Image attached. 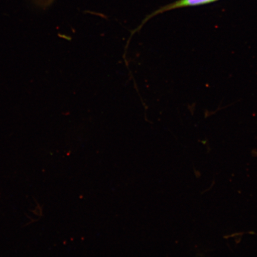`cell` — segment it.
I'll use <instances>...</instances> for the list:
<instances>
[{"mask_svg":"<svg viewBox=\"0 0 257 257\" xmlns=\"http://www.w3.org/2000/svg\"><path fill=\"white\" fill-rule=\"evenodd\" d=\"M38 4L41 6H47L50 5L51 2H52L53 0H37Z\"/></svg>","mask_w":257,"mask_h":257,"instance_id":"obj_2","label":"cell"},{"mask_svg":"<svg viewBox=\"0 0 257 257\" xmlns=\"http://www.w3.org/2000/svg\"><path fill=\"white\" fill-rule=\"evenodd\" d=\"M216 1V0H180V1L173 3V4L165 6L162 9L158 10V11L153 13L152 15H150L149 16L145 19L143 24H141L139 27L136 29L135 31H133V33H136V32L139 31L141 28H142L143 25L146 23L148 20H149L150 18H152L153 16L161 14L164 12L170 11L179 8L187 7V6H194L207 4V3Z\"/></svg>","mask_w":257,"mask_h":257,"instance_id":"obj_1","label":"cell"}]
</instances>
